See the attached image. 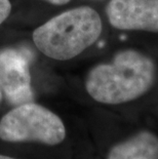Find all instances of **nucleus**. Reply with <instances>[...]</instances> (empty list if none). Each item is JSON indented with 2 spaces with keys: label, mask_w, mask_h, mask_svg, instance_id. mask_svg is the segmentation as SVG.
I'll list each match as a JSON object with an SVG mask.
<instances>
[{
  "label": "nucleus",
  "mask_w": 158,
  "mask_h": 159,
  "mask_svg": "<svg viewBox=\"0 0 158 159\" xmlns=\"http://www.w3.org/2000/svg\"><path fill=\"white\" fill-rule=\"evenodd\" d=\"M157 77L152 57L140 50L117 52L109 62L93 67L85 78L87 93L97 103L120 105L147 93Z\"/></svg>",
  "instance_id": "f257e3e1"
},
{
  "label": "nucleus",
  "mask_w": 158,
  "mask_h": 159,
  "mask_svg": "<svg viewBox=\"0 0 158 159\" xmlns=\"http://www.w3.org/2000/svg\"><path fill=\"white\" fill-rule=\"evenodd\" d=\"M103 22L96 9L78 6L53 16L33 32V42L52 60L74 59L100 38Z\"/></svg>",
  "instance_id": "f03ea898"
},
{
  "label": "nucleus",
  "mask_w": 158,
  "mask_h": 159,
  "mask_svg": "<svg viewBox=\"0 0 158 159\" xmlns=\"http://www.w3.org/2000/svg\"><path fill=\"white\" fill-rule=\"evenodd\" d=\"M63 120L33 102L16 106L0 120V139L9 143H40L56 146L66 138Z\"/></svg>",
  "instance_id": "7ed1b4c3"
},
{
  "label": "nucleus",
  "mask_w": 158,
  "mask_h": 159,
  "mask_svg": "<svg viewBox=\"0 0 158 159\" xmlns=\"http://www.w3.org/2000/svg\"><path fill=\"white\" fill-rule=\"evenodd\" d=\"M0 89L13 106L32 102L29 57L23 50L5 48L0 50Z\"/></svg>",
  "instance_id": "20e7f679"
},
{
  "label": "nucleus",
  "mask_w": 158,
  "mask_h": 159,
  "mask_svg": "<svg viewBox=\"0 0 158 159\" xmlns=\"http://www.w3.org/2000/svg\"><path fill=\"white\" fill-rule=\"evenodd\" d=\"M106 15L115 29L158 33V0H110Z\"/></svg>",
  "instance_id": "39448f33"
},
{
  "label": "nucleus",
  "mask_w": 158,
  "mask_h": 159,
  "mask_svg": "<svg viewBox=\"0 0 158 159\" xmlns=\"http://www.w3.org/2000/svg\"><path fill=\"white\" fill-rule=\"evenodd\" d=\"M107 159H158V137L141 130L110 149Z\"/></svg>",
  "instance_id": "423d86ee"
},
{
  "label": "nucleus",
  "mask_w": 158,
  "mask_h": 159,
  "mask_svg": "<svg viewBox=\"0 0 158 159\" xmlns=\"http://www.w3.org/2000/svg\"><path fill=\"white\" fill-rule=\"evenodd\" d=\"M11 11V3L9 0H0V25L8 18Z\"/></svg>",
  "instance_id": "0eeeda50"
},
{
  "label": "nucleus",
  "mask_w": 158,
  "mask_h": 159,
  "mask_svg": "<svg viewBox=\"0 0 158 159\" xmlns=\"http://www.w3.org/2000/svg\"><path fill=\"white\" fill-rule=\"evenodd\" d=\"M44 1L49 2L55 5H64V4H67L68 2H70L71 0H44Z\"/></svg>",
  "instance_id": "6e6552de"
},
{
  "label": "nucleus",
  "mask_w": 158,
  "mask_h": 159,
  "mask_svg": "<svg viewBox=\"0 0 158 159\" xmlns=\"http://www.w3.org/2000/svg\"><path fill=\"white\" fill-rule=\"evenodd\" d=\"M0 159H16V158L11 157V156H6V155H2V154H0Z\"/></svg>",
  "instance_id": "1a4fd4ad"
},
{
  "label": "nucleus",
  "mask_w": 158,
  "mask_h": 159,
  "mask_svg": "<svg viewBox=\"0 0 158 159\" xmlns=\"http://www.w3.org/2000/svg\"><path fill=\"white\" fill-rule=\"evenodd\" d=\"M0 101H1V89H0Z\"/></svg>",
  "instance_id": "9d476101"
}]
</instances>
